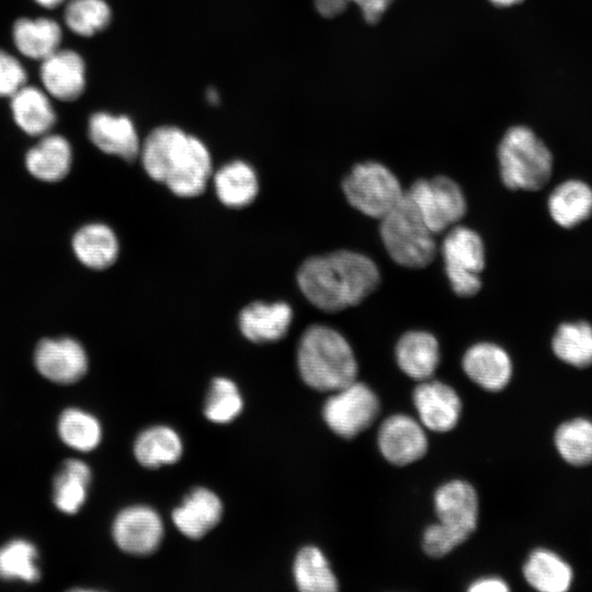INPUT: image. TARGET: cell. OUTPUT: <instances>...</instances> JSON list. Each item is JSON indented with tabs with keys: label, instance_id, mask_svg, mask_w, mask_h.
<instances>
[{
	"label": "cell",
	"instance_id": "obj_11",
	"mask_svg": "<svg viewBox=\"0 0 592 592\" xmlns=\"http://www.w3.org/2000/svg\"><path fill=\"white\" fill-rule=\"evenodd\" d=\"M34 362L41 375L53 383L79 382L88 371L83 346L75 339H43L35 349Z\"/></svg>",
	"mask_w": 592,
	"mask_h": 592
},
{
	"label": "cell",
	"instance_id": "obj_6",
	"mask_svg": "<svg viewBox=\"0 0 592 592\" xmlns=\"http://www.w3.org/2000/svg\"><path fill=\"white\" fill-rule=\"evenodd\" d=\"M441 252L453 292L471 297L481 288L485 248L480 236L465 226H453L443 240Z\"/></svg>",
	"mask_w": 592,
	"mask_h": 592
},
{
	"label": "cell",
	"instance_id": "obj_4",
	"mask_svg": "<svg viewBox=\"0 0 592 592\" xmlns=\"http://www.w3.org/2000/svg\"><path fill=\"white\" fill-rule=\"evenodd\" d=\"M380 237L390 258L401 266L422 269L435 258L434 234L407 193L380 219Z\"/></svg>",
	"mask_w": 592,
	"mask_h": 592
},
{
	"label": "cell",
	"instance_id": "obj_28",
	"mask_svg": "<svg viewBox=\"0 0 592 592\" xmlns=\"http://www.w3.org/2000/svg\"><path fill=\"white\" fill-rule=\"evenodd\" d=\"M523 573L528 584L542 592L567 591L572 581L570 566L548 549L534 550L523 567Z\"/></svg>",
	"mask_w": 592,
	"mask_h": 592
},
{
	"label": "cell",
	"instance_id": "obj_30",
	"mask_svg": "<svg viewBox=\"0 0 592 592\" xmlns=\"http://www.w3.org/2000/svg\"><path fill=\"white\" fill-rule=\"evenodd\" d=\"M91 480L89 466L79 459H67L53 482V500L57 509L75 514L87 499Z\"/></svg>",
	"mask_w": 592,
	"mask_h": 592
},
{
	"label": "cell",
	"instance_id": "obj_9",
	"mask_svg": "<svg viewBox=\"0 0 592 592\" xmlns=\"http://www.w3.org/2000/svg\"><path fill=\"white\" fill-rule=\"evenodd\" d=\"M171 158L163 184L181 197L203 193L212 172V159L206 146L186 134Z\"/></svg>",
	"mask_w": 592,
	"mask_h": 592
},
{
	"label": "cell",
	"instance_id": "obj_29",
	"mask_svg": "<svg viewBox=\"0 0 592 592\" xmlns=\"http://www.w3.org/2000/svg\"><path fill=\"white\" fill-rule=\"evenodd\" d=\"M182 451V441L178 433L164 425L143 431L134 444L136 459L147 468L173 464L180 459Z\"/></svg>",
	"mask_w": 592,
	"mask_h": 592
},
{
	"label": "cell",
	"instance_id": "obj_20",
	"mask_svg": "<svg viewBox=\"0 0 592 592\" xmlns=\"http://www.w3.org/2000/svg\"><path fill=\"white\" fill-rule=\"evenodd\" d=\"M220 499L207 488H195L173 510L172 521L186 537L197 539L215 527L221 517Z\"/></svg>",
	"mask_w": 592,
	"mask_h": 592
},
{
	"label": "cell",
	"instance_id": "obj_43",
	"mask_svg": "<svg viewBox=\"0 0 592 592\" xmlns=\"http://www.w3.org/2000/svg\"><path fill=\"white\" fill-rule=\"evenodd\" d=\"M34 1H36L39 5L44 8L53 9L61 4L65 0H34Z\"/></svg>",
	"mask_w": 592,
	"mask_h": 592
},
{
	"label": "cell",
	"instance_id": "obj_37",
	"mask_svg": "<svg viewBox=\"0 0 592 592\" xmlns=\"http://www.w3.org/2000/svg\"><path fill=\"white\" fill-rule=\"evenodd\" d=\"M243 407L237 385L224 377L215 378L206 398L204 413L215 423H228L239 415Z\"/></svg>",
	"mask_w": 592,
	"mask_h": 592
},
{
	"label": "cell",
	"instance_id": "obj_21",
	"mask_svg": "<svg viewBox=\"0 0 592 592\" xmlns=\"http://www.w3.org/2000/svg\"><path fill=\"white\" fill-rule=\"evenodd\" d=\"M396 360L409 377L424 380L433 375L440 362V348L426 331H409L396 345Z\"/></svg>",
	"mask_w": 592,
	"mask_h": 592
},
{
	"label": "cell",
	"instance_id": "obj_22",
	"mask_svg": "<svg viewBox=\"0 0 592 592\" xmlns=\"http://www.w3.org/2000/svg\"><path fill=\"white\" fill-rule=\"evenodd\" d=\"M71 161L70 144L60 135L44 136L25 156L27 171L45 182L64 179L70 171Z\"/></svg>",
	"mask_w": 592,
	"mask_h": 592
},
{
	"label": "cell",
	"instance_id": "obj_39",
	"mask_svg": "<svg viewBox=\"0 0 592 592\" xmlns=\"http://www.w3.org/2000/svg\"><path fill=\"white\" fill-rule=\"evenodd\" d=\"M26 71L12 55L0 50V96H12L25 86Z\"/></svg>",
	"mask_w": 592,
	"mask_h": 592
},
{
	"label": "cell",
	"instance_id": "obj_13",
	"mask_svg": "<svg viewBox=\"0 0 592 592\" xmlns=\"http://www.w3.org/2000/svg\"><path fill=\"white\" fill-rule=\"evenodd\" d=\"M434 508L441 524L466 540L476 530L478 497L474 487L464 480H451L434 494Z\"/></svg>",
	"mask_w": 592,
	"mask_h": 592
},
{
	"label": "cell",
	"instance_id": "obj_25",
	"mask_svg": "<svg viewBox=\"0 0 592 592\" xmlns=\"http://www.w3.org/2000/svg\"><path fill=\"white\" fill-rule=\"evenodd\" d=\"M11 110L16 125L31 136H42L56 122L47 95L37 88L22 87L11 96Z\"/></svg>",
	"mask_w": 592,
	"mask_h": 592
},
{
	"label": "cell",
	"instance_id": "obj_34",
	"mask_svg": "<svg viewBox=\"0 0 592 592\" xmlns=\"http://www.w3.org/2000/svg\"><path fill=\"white\" fill-rule=\"evenodd\" d=\"M57 430L66 445L81 452L94 449L102 435L99 421L90 413L76 408L62 411L58 419Z\"/></svg>",
	"mask_w": 592,
	"mask_h": 592
},
{
	"label": "cell",
	"instance_id": "obj_44",
	"mask_svg": "<svg viewBox=\"0 0 592 592\" xmlns=\"http://www.w3.org/2000/svg\"><path fill=\"white\" fill-rule=\"evenodd\" d=\"M492 4L497 7H511L520 3L522 0H489Z\"/></svg>",
	"mask_w": 592,
	"mask_h": 592
},
{
	"label": "cell",
	"instance_id": "obj_42",
	"mask_svg": "<svg viewBox=\"0 0 592 592\" xmlns=\"http://www.w3.org/2000/svg\"><path fill=\"white\" fill-rule=\"evenodd\" d=\"M509 590L508 584L500 578H481L474 581L468 591L470 592H505Z\"/></svg>",
	"mask_w": 592,
	"mask_h": 592
},
{
	"label": "cell",
	"instance_id": "obj_27",
	"mask_svg": "<svg viewBox=\"0 0 592 592\" xmlns=\"http://www.w3.org/2000/svg\"><path fill=\"white\" fill-rule=\"evenodd\" d=\"M214 184L219 201L234 208L252 203L259 191L254 170L240 160L221 167L214 177Z\"/></svg>",
	"mask_w": 592,
	"mask_h": 592
},
{
	"label": "cell",
	"instance_id": "obj_36",
	"mask_svg": "<svg viewBox=\"0 0 592 592\" xmlns=\"http://www.w3.org/2000/svg\"><path fill=\"white\" fill-rule=\"evenodd\" d=\"M66 25L80 36H92L111 22L112 12L104 0H70L64 13Z\"/></svg>",
	"mask_w": 592,
	"mask_h": 592
},
{
	"label": "cell",
	"instance_id": "obj_10",
	"mask_svg": "<svg viewBox=\"0 0 592 592\" xmlns=\"http://www.w3.org/2000/svg\"><path fill=\"white\" fill-rule=\"evenodd\" d=\"M112 533L123 551L143 556L158 548L163 536V525L155 510L146 505H134L116 515Z\"/></svg>",
	"mask_w": 592,
	"mask_h": 592
},
{
	"label": "cell",
	"instance_id": "obj_14",
	"mask_svg": "<svg viewBox=\"0 0 592 592\" xmlns=\"http://www.w3.org/2000/svg\"><path fill=\"white\" fill-rule=\"evenodd\" d=\"M413 403L423 425L435 432H447L458 422L462 401L448 385L425 380L413 390Z\"/></svg>",
	"mask_w": 592,
	"mask_h": 592
},
{
	"label": "cell",
	"instance_id": "obj_8",
	"mask_svg": "<svg viewBox=\"0 0 592 592\" xmlns=\"http://www.w3.org/2000/svg\"><path fill=\"white\" fill-rule=\"evenodd\" d=\"M379 413V400L364 383L333 391L322 410L327 425L338 435L352 439L369 428Z\"/></svg>",
	"mask_w": 592,
	"mask_h": 592
},
{
	"label": "cell",
	"instance_id": "obj_31",
	"mask_svg": "<svg viewBox=\"0 0 592 592\" xmlns=\"http://www.w3.org/2000/svg\"><path fill=\"white\" fill-rule=\"evenodd\" d=\"M185 135L175 126H160L148 134L139 153L144 169L152 180L163 183L170 159Z\"/></svg>",
	"mask_w": 592,
	"mask_h": 592
},
{
	"label": "cell",
	"instance_id": "obj_32",
	"mask_svg": "<svg viewBox=\"0 0 592 592\" xmlns=\"http://www.w3.org/2000/svg\"><path fill=\"white\" fill-rule=\"evenodd\" d=\"M294 579L303 592H334L338 581L322 551L315 546L301 548L294 560Z\"/></svg>",
	"mask_w": 592,
	"mask_h": 592
},
{
	"label": "cell",
	"instance_id": "obj_7",
	"mask_svg": "<svg viewBox=\"0 0 592 592\" xmlns=\"http://www.w3.org/2000/svg\"><path fill=\"white\" fill-rule=\"evenodd\" d=\"M406 193L434 235L452 228L466 214L462 189L445 175L419 179Z\"/></svg>",
	"mask_w": 592,
	"mask_h": 592
},
{
	"label": "cell",
	"instance_id": "obj_24",
	"mask_svg": "<svg viewBox=\"0 0 592 592\" xmlns=\"http://www.w3.org/2000/svg\"><path fill=\"white\" fill-rule=\"evenodd\" d=\"M14 45L31 59L43 60L57 49L62 38L59 24L47 18L20 19L12 30Z\"/></svg>",
	"mask_w": 592,
	"mask_h": 592
},
{
	"label": "cell",
	"instance_id": "obj_3",
	"mask_svg": "<svg viewBox=\"0 0 592 592\" xmlns=\"http://www.w3.org/2000/svg\"><path fill=\"white\" fill-rule=\"evenodd\" d=\"M498 160L501 180L510 190L534 193L553 182V152L530 127L512 126L504 133Z\"/></svg>",
	"mask_w": 592,
	"mask_h": 592
},
{
	"label": "cell",
	"instance_id": "obj_38",
	"mask_svg": "<svg viewBox=\"0 0 592 592\" xmlns=\"http://www.w3.org/2000/svg\"><path fill=\"white\" fill-rule=\"evenodd\" d=\"M464 542L460 536L439 522L425 528L422 544L429 556L440 558Z\"/></svg>",
	"mask_w": 592,
	"mask_h": 592
},
{
	"label": "cell",
	"instance_id": "obj_15",
	"mask_svg": "<svg viewBox=\"0 0 592 592\" xmlns=\"http://www.w3.org/2000/svg\"><path fill=\"white\" fill-rule=\"evenodd\" d=\"M39 76L46 91L61 101L76 100L86 87L84 61L70 49H57L43 59Z\"/></svg>",
	"mask_w": 592,
	"mask_h": 592
},
{
	"label": "cell",
	"instance_id": "obj_35",
	"mask_svg": "<svg viewBox=\"0 0 592 592\" xmlns=\"http://www.w3.org/2000/svg\"><path fill=\"white\" fill-rule=\"evenodd\" d=\"M36 547L25 539H13L0 547V578L34 583L39 577Z\"/></svg>",
	"mask_w": 592,
	"mask_h": 592
},
{
	"label": "cell",
	"instance_id": "obj_17",
	"mask_svg": "<svg viewBox=\"0 0 592 592\" xmlns=\"http://www.w3.org/2000/svg\"><path fill=\"white\" fill-rule=\"evenodd\" d=\"M551 220L565 229H571L592 216V187L576 178L554 184L546 198Z\"/></svg>",
	"mask_w": 592,
	"mask_h": 592
},
{
	"label": "cell",
	"instance_id": "obj_5",
	"mask_svg": "<svg viewBox=\"0 0 592 592\" xmlns=\"http://www.w3.org/2000/svg\"><path fill=\"white\" fill-rule=\"evenodd\" d=\"M342 189L352 207L379 220L406 193L397 177L386 166L376 161L355 164L344 178Z\"/></svg>",
	"mask_w": 592,
	"mask_h": 592
},
{
	"label": "cell",
	"instance_id": "obj_1",
	"mask_svg": "<svg viewBox=\"0 0 592 592\" xmlns=\"http://www.w3.org/2000/svg\"><path fill=\"white\" fill-rule=\"evenodd\" d=\"M304 296L318 309L338 312L362 303L379 285L377 265L368 257L339 250L306 259L297 272Z\"/></svg>",
	"mask_w": 592,
	"mask_h": 592
},
{
	"label": "cell",
	"instance_id": "obj_26",
	"mask_svg": "<svg viewBox=\"0 0 592 592\" xmlns=\"http://www.w3.org/2000/svg\"><path fill=\"white\" fill-rule=\"evenodd\" d=\"M551 350L558 360L570 366L592 365V323L583 319L558 323L553 332Z\"/></svg>",
	"mask_w": 592,
	"mask_h": 592
},
{
	"label": "cell",
	"instance_id": "obj_2",
	"mask_svg": "<svg viewBox=\"0 0 592 592\" xmlns=\"http://www.w3.org/2000/svg\"><path fill=\"white\" fill-rule=\"evenodd\" d=\"M297 363L303 380L319 391H337L356 380L357 363L350 344L327 326L314 325L305 330Z\"/></svg>",
	"mask_w": 592,
	"mask_h": 592
},
{
	"label": "cell",
	"instance_id": "obj_33",
	"mask_svg": "<svg viewBox=\"0 0 592 592\" xmlns=\"http://www.w3.org/2000/svg\"><path fill=\"white\" fill-rule=\"evenodd\" d=\"M555 445L560 456L574 466L592 463V422L578 418L559 425Z\"/></svg>",
	"mask_w": 592,
	"mask_h": 592
},
{
	"label": "cell",
	"instance_id": "obj_41",
	"mask_svg": "<svg viewBox=\"0 0 592 592\" xmlns=\"http://www.w3.org/2000/svg\"><path fill=\"white\" fill-rule=\"evenodd\" d=\"M314 2L318 13L328 19L340 15L351 3L350 0H314Z\"/></svg>",
	"mask_w": 592,
	"mask_h": 592
},
{
	"label": "cell",
	"instance_id": "obj_19",
	"mask_svg": "<svg viewBox=\"0 0 592 592\" xmlns=\"http://www.w3.org/2000/svg\"><path fill=\"white\" fill-rule=\"evenodd\" d=\"M292 319L293 311L286 303L255 301L240 311L238 322L240 331L248 340L265 343L282 339L287 333Z\"/></svg>",
	"mask_w": 592,
	"mask_h": 592
},
{
	"label": "cell",
	"instance_id": "obj_18",
	"mask_svg": "<svg viewBox=\"0 0 592 592\" xmlns=\"http://www.w3.org/2000/svg\"><path fill=\"white\" fill-rule=\"evenodd\" d=\"M462 365L473 382L489 391L502 390L512 375L509 354L501 346L489 342L470 346L463 357Z\"/></svg>",
	"mask_w": 592,
	"mask_h": 592
},
{
	"label": "cell",
	"instance_id": "obj_40",
	"mask_svg": "<svg viewBox=\"0 0 592 592\" xmlns=\"http://www.w3.org/2000/svg\"><path fill=\"white\" fill-rule=\"evenodd\" d=\"M355 3L368 24L377 23L394 0H350Z\"/></svg>",
	"mask_w": 592,
	"mask_h": 592
},
{
	"label": "cell",
	"instance_id": "obj_23",
	"mask_svg": "<svg viewBox=\"0 0 592 592\" xmlns=\"http://www.w3.org/2000/svg\"><path fill=\"white\" fill-rule=\"evenodd\" d=\"M72 250L83 265L93 270H104L115 262L118 242L109 226L93 223L81 227L75 234Z\"/></svg>",
	"mask_w": 592,
	"mask_h": 592
},
{
	"label": "cell",
	"instance_id": "obj_16",
	"mask_svg": "<svg viewBox=\"0 0 592 592\" xmlns=\"http://www.w3.org/2000/svg\"><path fill=\"white\" fill-rule=\"evenodd\" d=\"M90 140L101 151L133 161L140 152V143L133 121L125 115L94 113L88 125Z\"/></svg>",
	"mask_w": 592,
	"mask_h": 592
},
{
	"label": "cell",
	"instance_id": "obj_12",
	"mask_svg": "<svg viewBox=\"0 0 592 592\" xmlns=\"http://www.w3.org/2000/svg\"><path fill=\"white\" fill-rule=\"evenodd\" d=\"M377 440L383 456L397 466L413 463L428 451L423 428L407 414H392L384 420Z\"/></svg>",
	"mask_w": 592,
	"mask_h": 592
}]
</instances>
